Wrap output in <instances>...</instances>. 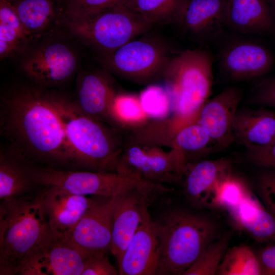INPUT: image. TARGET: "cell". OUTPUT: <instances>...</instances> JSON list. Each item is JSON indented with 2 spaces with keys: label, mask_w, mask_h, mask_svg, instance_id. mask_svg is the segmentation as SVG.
Instances as JSON below:
<instances>
[{
  "label": "cell",
  "mask_w": 275,
  "mask_h": 275,
  "mask_svg": "<svg viewBox=\"0 0 275 275\" xmlns=\"http://www.w3.org/2000/svg\"><path fill=\"white\" fill-rule=\"evenodd\" d=\"M1 102V133L8 149L33 166L73 169L72 150L47 90L14 88Z\"/></svg>",
  "instance_id": "6da1fadb"
},
{
  "label": "cell",
  "mask_w": 275,
  "mask_h": 275,
  "mask_svg": "<svg viewBox=\"0 0 275 275\" xmlns=\"http://www.w3.org/2000/svg\"><path fill=\"white\" fill-rule=\"evenodd\" d=\"M47 93L72 150L73 170L116 172L125 145L117 134V129L85 115L74 99L54 92Z\"/></svg>",
  "instance_id": "7a4b0ae2"
},
{
  "label": "cell",
  "mask_w": 275,
  "mask_h": 275,
  "mask_svg": "<svg viewBox=\"0 0 275 275\" xmlns=\"http://www.w3.org/2000/svg\"><path fill=\"white\" fill-rule=\"evenodd\" d=\"M44 187L23 197L1 200L0 274H19L49 229L41 207Z\"/></svg>",
  "instance_id": "3957f363"
},
{
  "label": "cell",
  "mask_w": 275,
  "mask_h": 275,
  "mask_svg": "<svg viewBox=\"0 0 275 275\" xmlns=\"http://www.w3.org/2000/svg\"><path fill=\"white\" fill-rule=\"evenodd\" d=\"M155 222L159 243L158 275H183L218 232L209 218L181 209L166 211Z\"/></svg>",
  "instance_id": "277c9868"
},
{
  "label": "cell",
  "mask_w": 275,
  "mask_h": 275,
  "mask_svg": "<svg viewBox=\"0 0 275 275\" xmlns=\"http://www.w3.org/2000/svg\"><path fill=\"white\" fill-rule=\"evenodd\" d=\"M213 58L202 48L187 49L171 57L161 78L171 101L174 126L179 130L196 120L209 97Z\"/></svg>",
  "instance_id": "5b68a950"
},
{
  "label": "cell",
  "mask_w": 275,
  "mask_h": 275,
  "mask_svg": "<svg viewBox=\"0 0 275 275\" xmlns=\"http://www.w3.org/2000/svg\"><path fill=\"white\" fill-rule=\"evenodd\" d=\"M62 15L70 33L100 56L111 53L153 26L124 4L81 17Z\"/></svg>",
  "instance_id": "8992f818"
},
{
  "label": "cell",
  "mask_w": 275,
  "mask_h": 275,
  "mask_svg": "<svg viewBox=\"0 0 275 275\" xmlns=\"http://www.w3.org/2000/svg\"><path fill=\"white\" fill-rule=\"evenodd\" d=\"M173 190L166 185L140 179L112 197L113 230L109 251L117 262L149 208Z\"/></svg>",
  "instance_id": "52a82bcc"
},
{
  "label": "cell",
  "mask_w": 275,
  "mask_h": 275,
  "mask_svg": "<svg viewBox=\"0 0 275 275\" xmlns=\"http://www.w3.org/2000/svg\"><path fill=\"white\" fill-rule=\"evenodd\" d=\"M189 163L175 148L164 151L151 143L131 142L125 145L116 172L166 185L176 184L184 178Z\"/></svg>",
  "instance_id": "ba28073f"
},
{
  "label": "cell",
  "mask_w": 275,
  "mask_h": 275,
  "mask_svg": "<svg viewBox=\"0 0 275 275\" xmlns=\"http://www.w3.org/2000/svg\"><path fill=\"white\" fill-rule=\"evenodd\" d=\"M171 57L165 44L154 37L134 39L100 56L105 69L132 81L146 84L161 77Z\"/></svg>",
  "instance_id": "9c48e42d"
},
{
  "label": "cell",
  "mask_w": 275,
  "mask_h": 275,
  "mask_svg": "<svg viewBox=\"0 0 275 275\" xmlns=\"http://www.w3.org/2000/svg\"><path fill=\"white\" fill-rule=\"evenodd\" d=\"M38 186L53 185L70 193L85 196L112 197L140 180L117 172H100L32 166Z\"/></svg>",
  "instance_id": "30bf717a"
},
{
  "label": "cell",
  "mask_w": 275,
  "mask_h": 275,
  "mask_svg": "<svg viewBox=\"0 0 275 275\" xmlns=\"http://www.w3.org/2000/svg\"><path fill=\"white\" fill-rule=\"evenodd\" d=\"M88 254L66 233L50 229L30 255L20 275H81Z\"/></svg>",
  "instance_id": "8fae6325"
},
{
  "label": "cell",
  "mask_w": 275,
  "mask_h": 275,
  "mask_svg": "<svg viewBox=\"0 0 275 275\" xmlns=\"http://www.w3.org/2000/svg\"><path fill=\"white\" fill-rule=\"evenodd\" d=\"M77 66L75 52L60 42L45 43L32 49L21 66L33 85L43 89L65 82L74 74Z\"/></svg>",
  "instance_id": "7c38bea8"
},
{
  "label": "cell",
  "mask_w": 275,
  "mask_h": 275,
  "mask_svg": "<svg viewBox=\"0 0 275 275\" xmlns=\"http://www.w3.org/2000/svg\"><path fill=\"white\" fill-rule=\"evenodd\" d=\"M112 230V197L96 196L93 204L66 233L76 247L88 254L96 251H109Z\"/></svg>",
  "instance_id": "4fadbf2b"
},
{
  "label": "cell",
  "mask_w": 275,
  "mask_h": 275,
  "mask_svg": "<svg viewBox=\"0 0 275 275\" xmlns=\"http://www.w3.org/2000/svg\"><path fill=\"white\" fill-rule=\"evenodd\" d=\"M223 71L234 80L260 78L272 68L274 59L265 47L249 40H238L226 45L219 54Z\"/></svg>",
  "instance_id": "5bb4252c"
},
{
  "label": "cell",
  "mask_w": 275,
  "mask_h": 275,
  "mask_svg": "<svg viewBox=\"0 0 275 275\" xmlns=\"http://www.w3.org/2000/svg\"><path fill=\"white\" fill-rule=\"evenodd\" d=\"M231 161L225 158L189 163L184 176V190L189 202L202 208H217L222 181L232 174Z\"/></svg>",
  "instance_id": "9a60e30c"
},
{
  "label": "cell",
  "mask_w": 275,
  "mask_h": 275,
  "mask_svg": "<svg viewBox=\"0 0 275 275\" xmlns=\"http://www.w3.org/2000/svg\"><path fill=\"white\" fill-rule=\"evenodd\" d=\"M159 257L157 229L148 212L117 262L120 275L157 274Z\"/></svg>",
  "instance_id": "2e32d148"
},
{
  "label": "cell",
  "mask_w": 275,
  "mask_h": 275,
  "mask_svg": "<svg viewBox=\"0 0 275 275\" xmlns=\"http://www.w3.org/2000/svg\"><path fill=\"white\" fill-rule=\"evenodd\" d=\"M242 96L239 88H227L208 100L199 112L196 121L206 130L218 150L234 141V121Z\"/></svg>",
  "instance_id": "e0dca14e"
},
{
  "label": "cell",
  "mask_w": 275,
  "mask_h": 275,
  "mask_svg": "<svg viewBox=\"0 0 275 275\" xmlns=\"http://www.w3.org/2000/svg\"><path fill=\"white\" fill-rule=\"evenodd\" d=\"M44 187L41 207L49 228L67 233L77 224L95 201L96 196L70 193L60 187Z\"/></svg>",
  "instance_id": "ac0fdd59"
},
{
  "label": "cell",
  "mask_w": 275,
  "mask_h": 275,
  "mask_svg": "<svg viewBox=\"0 0 275 275\" xmlns=\"http://www.w3.org/2000/svg\"><path fill=\"white\" fill-rule=\"evenodd\" d=\"M116 94L111 79L104 72L82 71L78 75L74 99L77 105L88 117L111 126Z\"/></svg>",
  "instance_id": "d6986e66"
},
{
  "label": "cell",
  "mask_w": 275,
  "mask_h": 275,
  "mask_svg": "<svg viewBox=\"0 0 275 275\" xmlns=\"http://www.w3.org/2000/svg\"><path fill=\"white\" fill-rule=\"evenodd\" d=\"M227 0H183L175 22L198 39L210 41L225 26Z\"/></svg>",
  "instance_id": "ffe728a7"
},
{
  "label": "cell",
  "mask_w": 275,
  "mask_h": 275,
  "mask_svg": "<svg viewBox=\"0 0 275 275\" xmlns=\"http://www.w3.org/2000/svg\"><path fill=\"white\" fill-rule=\"evenodd\" d=\"M267 0H227L225 26L242 34L275 32V15Z\"/></svg>",
  "instance_id": "44dd1931"
},
{
  "label": "cell",
  "mask_w": 275,
  "mask_h": 275,
  "mask_svg": "<svg viewBox=\"0 0 275 275\" xmlns=\"http://www.w3.org/2000/svg\"><path fill=\"white\" fill-rule=\"evenodd\" d=\"M234 141L247 150H254L275 142V114L261 107L238 109L234 124Z\"/></svg>",
  "instance_id": "7402d4cb"
},
{
  "label": "cell",
  "mask_w": 275,
  "mask_h": 275,
  "mask_svg": "<svg viewBox=\"0 0 275 275\" xmlns=\"http://www.w3.org/2000/svg\"><path fill=\"white\" fill-rule=\"evenodd\" d=\"M36 183L32 164L10 150L2 148L0 151L1 200L18 198L35 190Z\"/></svg>",
  "instance_id": "603a6c76"
},
{
  "label": "cell",
  "mask_w": 275,
  "mask_h": 275,
  "mask_svg": "<svg viewBox=\"0 0 275 275\" xmlns=\"http://www.w3.org/2000/svg\"><path fill=\"white\" fill-rule=\"evenodd\" d=\"M236 226L259 242H275V216L253 195L228 211Z\"/></svg>",
  "instance_id": "cb8c5ba5"
},
{
  "label": "cell",
  "mask_w": 275,
  "mask_h": 275,
  "mask_svg": "<svg viewBox=\"0 0 275 275\" xmlns=\"http://www.w3.org/2000/svg\"><path fill=\"white\" fill-rule=\"evenodd\" d=\"M32 39L39 37L57 16L55 0H6Z\"/></svg>",
  "instance_id": "d4e9b609"
},
{
  "label": "cell",
  "mask_w": 275,
  "mask_h": 275,
  "mask_svg": "<svg viewBox=\"0 0 275 275\" xmlns=\"http://www.w3.org/2000/svg\"><path fill=\"white\" fill-rule=\"evenodd\" d=\"M32 40L13 8L0 0L1 59L25 49Z\"/></svg>",
  "instance_id": "484cf974"
},
{
  "label": "cell",
  "mask_w": 275,
  "mask_h": 275,
  "mask_svg": "<svg viewBox=\"0 0 275 275\" xmlns=\"http://www.w3.org/2000/svg\"><path fill=\"white\" fill-rule=\"evenodd\" d=\"M170 145L182 152L188 163L191 155H205L217 150L206 130L196 121L179 129Z\"/></svg>",
  "instance_id": "4316f807"
},
{
  "label": "cell",
  "mask_w": 275,
  "mask_h": 275,
  "mask_svg": "<svg viewBox=\"0 0 275 275\" xmlns=\"http://www.w3.org/2000/svg\"><path fill=\"white\" fill-rule=\"evenodd\" d=\"M216 274L259 275L261 273L256 254L249 246L240 244L227 249Z\"/></svg>",
  "instance_id": "83f0119b"
},
{
  "label": "cell",
  "mask_w": 275,
  "mask_h": 275,
  "mask_svg": "<svg viewBox=\"0 0 275 275\" xmlns=\"http://www.w3.org/2000/svg\"><path fill=\"white\" fill-rule=\"evenodd\" d=\"M112 126L120 128L137 127L149 119L144 111L139 96L117 93L111 110Z\"/></svg>",
  "instance_id": "f1b7e54d"
},
{
  "label": "cell",
  "mask_w": 275,
  "mask_h": 275,
  "mask_svg": "<svg viewBox=\"0 0 275 275\" xmlns=\"http://www.w3.org/2000/svg\"><path fill=\"white\" fill-rule=\"evenodd\" d=\"M183 0H126L124 5L147 22L175 21Z\"/></svg>",
  "instance_id": "f546056e"
},
{
  "label": "cell",
  "mask_w": 275,
  "mask_h": 275,
  "mask_svg": "<svg viewBox=\"0 0 275 275\" xmlns=\"http://www.w3.org/2000/svg\"><path fill=\"white\" fill-rule=\"evenodd\" d=\"M228 237L216 239L204 250L183 275L216 274L217 268L228 249Z\"/></svg>",
  "instance_id": "4dcf8cb0"
},
{
  "label": "cell",
  "mask_w": 275,
  "mask_h": 275,
  "mask_svg": "<svg viewBox=\"0 0 275 275\" xmlns=\"http://www.w3.org/2000/svg\"><path fill=\"white\" fill-rule=\"evenodd\" d=\"M139 98L149 119L162 120L172 113L171 98L165 87L149 85L141 92Z\"/></svg>",
  "instance_id": "1f68e13d"
},
{
  "label": "cell",
  "mask_w": 275,
  "mask_h": 275,
  "mask_svg": "<svg viewBox=\"0 0 275 275\" xmlns=\"http://www.w3.org/2000/svg\"><path fill=\"white\" fill-rule=\"evenodd\" d=\"M252 195L244 183L231 174L221 184L217 196L218 208H223L228 211Z\"/></svg>",
  "instance_id": "d6a6232c"
},
{
  "label": "cell",
  "mask_w": 275,
  "mask_h": 275,
  "mask_svg": "<svg viewBox=\"0 0 275 275\" xmlns=\"http://www.w3.org/2000/svg\"><path fill=\"white\" fill-rule=\"evenodd\" d=\"M126 0H61L62 14L69 17H81L123 5Z\"/></svg>",
  "instance_id": "836d02e7"
},
{
  "label": "cell",
  "mask_w": 275,
  "mask_h": 275,
  "mask_svg": "<svg viewBox=\"0 0 275 275\" xmlns=\"http://www.w3.org/2000/svg\"><path fill=\"white\" fill-rule=\"evenodd\" d=\"M104 251L89 253L85 259L81 275H118L117 269L109 261Z\"/></svg>",
  "instance_id": "e575fe53"
},
{
  "label": "cell",
  "mask_w": 275,
  "mask_h": 275,
  "mask_svg": "<svg viewBox=\"0 0 275 275\" xmlns=\"http://www.w3.org/2000/svg\"><path fill=\"white\" fill-rule=\"evenodd\" d=\"M250 100L253 103L275 108V77L259 81L251 92Z\"/></svg>",
  "instance_id": "d590c367"
},
{
  "label": "cell",
  "mask_w": 275,
  "mask_h": 275,
  "mask_svg": "<svg viewBox=\"0 0 275 275\" xmlns=\"http://www.w3.org/2000/svg\"><path fill=\"white\" fill-rule=\"evenodd\" d=\"M258 189L265 207L275 216V170L266 172L260 175Z\"/></svg>",
  "instance_id": "8d00e7d4"
},
{
  "label": "cell",
  "mask_w": 275,
  "mask_h": 275,
  "mask_svg": "<svg viewBox=\"0 0 275 275\" xmlns=\"http://www.w3.org/2000/svg\"><path fill=\"white\" fill-rule=\"evenodd\" d=\"M246 157L251 163L275 170V142L254 150H247Z\"/></svg>",
  "instance_id": "74e56055"
},
{
  "label": "cell",
  "mask_w": 275,
  "mask_h": 275,
  "mask_svg": "<svg viewBox=\"0 0 275 275\" xmlns=\"http://www.w3.org/2000/svg\"><path fill=\"white\" fill-rule=\"evenodd\" d=\"M256 254L261 274L275 275V244L266 245Z\"/></svg>",
  "instance_id": "f35d334b"
},
{
  "label": "cell",
  "mask_w": 275,
  "mask_h": 275,
  "mask_svg": "<svg viewBox=\"0 0 275 275\" xmlns=\"http://www.w3.org/2000/svg\"><path fill=\"white\" fill-rule=\"evenodd\" d=\"M268 3L271 5L273 8V10H274L275 9V0H267Z\"/></svg>",
  "instance_id": "ab89813d"
},
{
  "label": "cell",
  "mask_w": 275,
  "mask_h": 275,
  "mask_svg": "<svg viewBox=\"0 0 275 275\" xmlns=\"http://www.w3.org/2000/svg\"><path fill=\"white\" fill-rule=\"evenodd\" d=\"M274 13H275V9H274Z\"/></svg>",
  "instance_id": "60d3db41"
}]
</instances>
